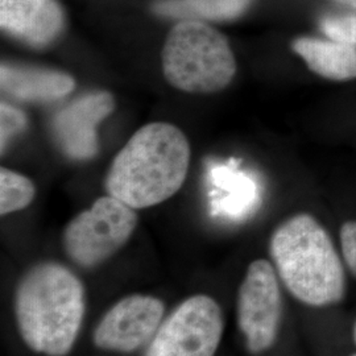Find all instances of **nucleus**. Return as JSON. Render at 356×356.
<instances>
[{
  "instance_id": "1",
  "label": "nucleus",
  "mask_w": 356,
  "mask_h": 356,
  "mask_svg": "<svg viewBox=\"0 0 356 356\" xmlns=\"http://www.w3.org/2000/svg\"><path fill=\"white\" fill-rule=\"evenodd\" d=\"M191 156V144L179 128L149 123L115 156L104 181L106 191L135 210L163 204L184 185Z\"/></svg>"
},
{
  "instance_id": "2",
  "label": "nucleus",
  "mask_w": 356,
  "mask_h": 356,
  "mask_svg": "<svg viewBox=\"0 0 356 356\" xmlns=\"http://www.w3.org/2000/svg\"><path fill=\"white\" fill-rule=\"evenodd\" d=\"M82 281L63 264H36L19 281L13 309L24 343L38 354L66 356L85 316Z\"/></svg>"
},
{
  "instance_id": "3",
  "label": "nucleus",
  "mask_w": 356,
  "mask_h": 356,
  "mask_svg": "<svg viewBox=\"0 0 356 356\" xmlns=\"http://www.w3.org/2000/svg\"><path fill=\"white\" fill-rule=\"evenodd\" d=\"M269 254L281 281L302 304L323 307L343 300V264L314 216L297 214L282 222L272 234Z\"/></svg>"
},
{
  "instance_id": "4",
  "label": "nucleus",
  "mask_w": 356,
  "mask_h": 356,
  "mask_svg": "<svg viewBox=\"0 0 356 356\" xmlns=\"http://www.w3.org/2000/svg\"><path fill=\"white\" fill-rule=\"evenodd\" d=\"M161 64L166 81L189 94H213L226 89L236 73L229 40L198 20H179L169 31Z\"/></svg>"
},
{
  "instance_id": "5",
  "label": "nucleus",
  "mask_w": 356,
  "mask_h": 356,
  "mask_svg": "<svg viewBox=\"0 0 356 356\" xmlns=\"http://www.w3.org/2000/svg\"><path fill=\"white\" fill-rule=\"evenodd\" d=\"M136 225L135 209L111 195L101 197L67 223L65 252L79 267H98L129 241Z\"/></svg>"
},
{
  "instance_id": "6",
  "label": "nucleus",
  "mask_w": 356,
  "mask_h": 356,
  "mask_svg": "<svg viewBox=\"0 0 356 356\" xmlns=\"http://www.w3.org/2000/svg\"><path fill=\"white\" fill-rule=\"evenodd\" d=\"M225 329L216 300L189 297L161 322L144 356H214Z\"/></svg>"
},
{
  "instance_id": "7",
  "label": "nucleus",
  "mask_w": 356,
  "mask_h": 356,
  "mask_svg": "<svg viewBox=\"0 0 356 356\" xmlns=\"http://www.w3.org/2000/svg\"><path fill=\"white\" fill-rule=\"evenodd\" d=\"M238 326L250 353L261 354L277 339L282 301L277 275L267 260H254L238 293Z\"/></svg>"
},
{
  "instance_id": "8",
  "label": "nucleus",
  "mask_w": 356,
  "mask_h": 356,
  "mask_svg": "<svg viewBox=\"0 0 356 356\" xmlns=\"http://www.w3.org/2000/svg\"><path fill=\"white\" fill-rule=\"evenodd\" d=\"M161 300L132 294L116 302L94 331V344L104 351L132 353L154 337L164 318Z\"/></svg>"
},
{
  "instance_id": "9",
  "label": "nucleus",
  "mask_w": 356,
  "mask_h": 356,
  "mask_svg": "<svg viewBox=\"0 0 356 356\" xmlns=\"http://www.w3.org/2000/svg\"><path fill=\"white\" fill-rule=\"evenodd\" d=\"M114 107V97L107 91L89 92L65 106L51 122L61 151L73 160L92 159L99 151L97 127Z\"/></svg>"
},
{
  "instance_id": "10",
  "label": "nucleus",
  "mask_w": 356,
  "mask_h": 356,
  "mask_svg": "<svg viewBox=\"0 0 356 356\" xmlns=\"http://www.w3.org/2000/svg\"><path fill=\"white\" fill-rule=\"evenodd\" d=\"M3 33L32 49H48L64 36L67 19L60 0H0Z\"/></svg>"
},
{
  "instance_id": "11",
  "label": "nucleus",
  "mask_w": 356,
  "mask_h": 356,
  "mask_svg": "<svg viewBox=\"0 0 356 356\" xmlns=\"http://www.w3.org/2000/svg\"><path fill=\"white\" fill-rule=\"evenodd\" d=\"M0 85L7 95L17 101L48 103L70 94L76 88V81L60 70L3 63Z\"/></svg>"
},
{
  "instance_id": "12",
  "label": "nucleus",
  "mask_w": 356,
  "mask_h": 356,
  "mask_svg": "<svg viewBox=\"0 0 356 356\" xmlns=\"http://www.w3.org/2000/svg\"><path fill=\"white\" fill-rule=\"evenodd\" d=\"M292 49L307 67L329 81H351L356 78V47L331 38L302 36L293 40Z\"/></svg>"
},
{
  "instance_id": "13",
  "label": "nucleus",
  "mask_w": 356,
  "mask_h": 356,
  "mask_svg": "<svg viewBox=\"0 0 356 356\" xmlns=\"http://www.w3.org/2000/svg\"><path fill=\"white\" fill-rule=\"evenodd\" d=\"M254 0H159L152 10L169 19L229 22L241 17Z\"/></svg>"
},
{
  "instance_id": "14",
  "label": "nucleus",
  "mask_w": 356,
  "mask_h": 356,
  "mask_svg": "<svg viewBox=\"0 0 356 356\" xmlns=\"http://www.w3.org/2000/svg\"><path fill=\"white\" fill-rule=\"evenodd\" d=\"M36 195L33 182L8 168L0 169V214L8 216L24 210Z\"/></svg>"
},
{
  "instance_id": "15",
  "label": "nucleus",
  "mask_w": 356,
  "mask_h": 356,
  "mask_svg": "<svg viewBox=\"0 0 356 356\" xmlns=\"http://www.w3.org/2000/svg\"><path fill=\"white\" fill-rule=\"evenodd\" d=\"M321 32L331 40L356 47V13H331L319 20Z\"/></svg>"
},
{
  "instance_id": "16",
  "label": "nucleus",
  "mask_w": 356,
  "mask_h": 356,
  "mask_svg": "<svg viewBox=\"0 0 356 356\" xmlns=\"http://www.w3.org/2000/svg\"><path fill=\"white\" fill-rule=\"evenodd\" d=\"M26 127V116L10 103L0 104V143L1 152L7 148L16 135L23 132Z\"/></svg>"
},
{
  "instance_id": "17",
  "label": "nucleus",
  "mask_w": 356,
  "mask_h": 356,
  "mask_svg": "<svg viewBox=\"0 0 356 356\" xmlns=\"http://www.w3.org/2000/svg\"><path fill=\"white\" fill-rule=\"evenodd\" d=\"M339 236L344 261L351 273L356 276V220L346 222Z\"/></svg>"
},
{
  "instance_id": "18",
  "label": "nucleus",
  "mask_w": 356,
  "mask_h": 356,
  "mask_svg": "<svg viewBox=\"0 0 356 356\" xmlns=\"http://www.w3.org/2000/svg\"><path fill=\"white\" fill-rule=\"evenodd\" d=\"M337 3H339V4H343V6H347V7H350V8H354L356 10V0H335Z\"/></svg>"
},
{
  "instance_id": "19",
  "label": "nucleus",
  "mask_w": 356,
  "mask_h": 356,
  "mask_svg": "<svg viewBox=\"0 0 356 356\" xmlns=\"http://www.w3.org/2000/svg\"><path fill=\"white\" fill-rule=\"evenodd\" d=\"M354 341H355V343H356V322H355V325H354Z\"/></svg>"
},
{
  "instance_id": "20",
  "label": "nucleus",
  "mask_w": 356,
  "mask_h": 356,
  "mask_svg": "<svg viewBox=\"0 0 356 356\" xmlns=\"http://www.w3.org/2000/svg\"><path fill=\"white\" fill-rule=\"evenodd\" d=\"M351 356H356V354H354V355H351Z\"/></svg>"
}]
</instances>
